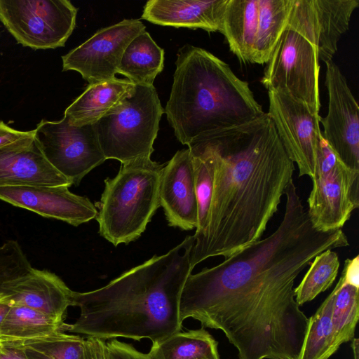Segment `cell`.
Segmentation results:
<instances>
[{
    "label": "cell",
    "instance_id": "6da1fadb",
    "mask_svg": "<svg viewBox=\"0 0 359 359\" xmlns=\"http://www.w3.org/2000/svg\"><path fill=\"white\" fill-rule=\"evenodd\" d=\"M284 194L274 232L191 273L181 292L180 320L222 330L239 359H299L309 318L296 302L295 280L321 252L349 245L341 229L314 228L293 180Z\"/></svg>",
    "mask_w": 359,
    "mask_h": 359
},
{
    "label": "cell",
    "instance_id": "7a4b0ae2",
    "mask_svg": "<svg viewBox=\"0 0 359 359\" xmlns=\"http://www.w3.org/2000/svg\"><path fill=\"white\" fill-rule=\"evenodd\" d=\"M194 143L210 156L213 180L207 228L191 252L193 269L260 240L295 170L267 113Z\"/></svg>",
    "mask_w": 359,
    "mask_h": 359
},
{
    "label": "cell",
    "instance_id": "3957f363",
    "mask_svg": "<svg viewBox=\"0 0 359 359\" xmlns=\"http://www.w3.org/2000/svg\"><path fill=\"white\" fill-rule=\"evenodd\" d=\"M193 236L162 255H154L98 289L73 291L79 316L65 331L102 340H161L182 330L179 304L193 269Z\"/></svg>",
    "mask_w": 359,
    "mask_h": 359
},
{
    "label": "cell",
    "instance_id": "277c9868",
    "mask_svg": "<svg viewBox=\"0 0 359 359\" xmlns=\"http://www.w3.org/2000/svg\"><path fill=\"white\" fill-rule=\"evenodd\" d=\"M175 65L164 112L182 144L189 146L212 132L265 113L248 83L208 50L185 45L179 49Z\"/></svg>",
    "mask_w": 359,
    "mask_h": 359
},
{
    "label": "cell",
    "instance_id": "5b68a950",
    "mask_svg": "<svg viewBox=\"0 0 359 359\" xmlns=\"http://www.w3.org/2000/svg\"><path fill=\"white\" fill-rule=\"evenodd\" d=\"M165 163L142 157L121 163L116 175L104 180L95 203L99 233L114 246L137 239L160 205L159 184Z\"/></svg>",
    "mask_w": 359,
    "mask_h": 359
},
{
    "label": "cell",
    "instance_id": "8992f818",
    "mask_svg": "<svg viewBox=\"0 0 359 359\" xmlns=\"http://www.w3.org/2000/svg\"><path fill=\"white\" fill-rule=\"evenodd\" d=\"M163 113L155 87L135 85L126 97L94 124L106 160L124 163L151 157Z\"/></svg>",
    "mask_w": 359,
    "mask_h": 359
},
{
    "label": "cell",
    "instance_id": "52a82bcc",
    "mask_svg": "<svg viewBox=\"0 0 359 359\" xmlns=\"http://www.w3.org/2000/svg\"><path fill=\"white\" fill-rule=\"evenodd\" d=\"M291 0H226L219 32L242 63H266L286 28Z\"/></svg>",
    "mask_w": 359,
    "mask_h": 359
},
{
    "label": "cell",
    "instance_id": "ba28073f",
    "mask_svg": "<svg viewBox=\"0 0 359 359\" xmlns=\"http://www.w3.org/2000/svg\"><path fill=\"white\" fill-rule=\"evenodd\" d=\"M312 189L307 200L310 220L318 231L341 229L359 207V170L346 166L320 135Z\"/></svg>",
    "mask_w": 359,
    "mask_h": 359
},
{
    "label": "cell",
    "instance_id": "9c48e42d",
    "mask_svg": "<svg viewBox=\"0 0 359 359\" xmlns=\"http://www.w3.org/2000/svg\"><path fill=\"white\" fill-rule=\"evenodd\" d=\"M77 12L69 0H0V21L18 43L34 50L65 46Z\"/></svg>",
    "mask_w": 359,
    "mask_h": 359
},
{
    "label": "cell",
    "instance_id": "30bf717a",
    "mask_svg": "<svg viewBox=\"0 0 359 359\" xmlns=\"http://www.w3.org/2000/svg\"><path fill=\"white\" fill-rule=\"evenodd\" d=\"M266 64L260 81L267 90L284 91L319 114L320 65L313 46L286 27Z\"/></svg>",
    "mask_w": 359,
    "mask_h": 359
},
{
    "label": "cell",
    "instance_id": "8fae6325",
    "mask_svg": "<svg viewBox=\"0 0 359 359\" xmlns=\"http://www.w3.org/2000/svg\"><path fill=\"white\" fill-rule=\"evenodd\" d=\"M34 137L48 163L72 184L79 185L106 161L94 124L73 126L65 116L57 121L43 119L34 129Z\"/></svg>",
    "mask_w": 359,
    "mask_h": 359
},
{
    "label": "cell",
    "instance_id": "7c38bea8",
    "mask_svg": "<svg viewBox=\"0 0 359 359\" xmlns=\"http://www.w3.org/2000/svg\"><path fill=\"white\" fill-rule=\"evenodd\" d=\"M269 112L290 159L297 163L299 176L314 174L321 130L319 114L304 102L278 89H268Z\"/></svg>",
    "mask_w": 359,
    "mask_h": 359
},
{
    "label": "cell",
    "instance_id": "4fadbf2b",
    "mask_svg": "<svg viewBox=\"0 0 359 359\" xmlns=\"http://www.w3.org/2000/svg\"><path fill=\"white\" fill-rule=\"evenodd\" d=\"M144 30L145 25L137 19H125L102 28L62 56V71H76L89 84L112 79L125 49Z\"/></svg>",
    "mask_w": 359,
    "mask_h": 359
},
{
    "label": "cell",
    "instance_id": "5bb4252c",
    "mask_svg": "<svg viewBox=\"0 0 359 359\" xmlns=\"http://www.w3.org/2000/svg\"><path fill=\"white\" fill-rule=\"evenodd\" d=\"M359 0H291L286 27L313 46L319 60H332Z\"/></svg>",
    "mask_w": 359,
    "mask_h": 359
},
{
    "label": "cell",
    "instance_id": "9a60e30c",
    "mask_svg": "<svg viewBox=\"0 0 359 359\" xmlns=\"http://www.w3.org/2000/svg\"><path fill=\"white\" fill-rule=\"evenodd\" d=\"M328 93L326 116L319 115L323 136L338 158L348 168L359 170V107L346 77L333 60L325 63Z\"/></svg>",
    "mask_w": 359,
    "mask_h": 359
},
{
    "label": "cell",
    "instance_id": "2e32d148",
    "mask_svg": "<svg viewBox=\"0 0 359 359\" xmlns=\"http://www.w3.org/2000/svg\"><path fill=\"white\" fill-rule=\"evenodd\" d=\"M69 186L0 187V200L39 215L78 226L94 219L97 208L87 197L73 194Z\"/></svg>",
    "mask_w": 359,
    "mask_h": 359
},
{
    "label": "cell",
    "instance_id": "e0dca14e",
    "mask_svg": "<svg viewBox=\"0 0 359 359\" xmlns=\"http://www.w3.org/2000/svg\"><path fill=\"white\" fill-rule=\"evenodd\" d=\"M159 200L170 226L184 231L196 229L197 201L189 148L177 151L165 163L160 178Z\"/></svg>",
    "mask_w": 359,
    "mask_h": 359
},
{
    "label": "cell",
    "instance_id": "ac0fdd59",
    "mask_svg": "<svg viewBox=\"0 0 359 359\" xmlns=\"http://www.w3.org/2000/svg\"><path fill=\"white\" fill-rule=\"evenodd\" d=\"M0 292L12 304L25 306L63 320L67 308L73 306V291L47 270L34 269L28 275L6 283Z\"/></svg>",
    "mask_w": 359,
    "mask_h": 359
},
{
    "label": "cell",
    "instance_id": "d6986e66",
    "mask_svg": "<svg viewBox=\"0 0 359 359\" xmlns=\"http://www.w3.org/2000/svg\"><path fill=\"white\" fill-rule=\"evenodd\" d=\"M62 185L72 184L48 163L35 140L0 148V187Z\"/></svg>",
    "mask_w": 359,
    "mask_h": 359
},
{
    "label": "cell",
    "instance_id": "ffe728a7",
    "mask_svg": "<svg viewBox=\"0 0 359 359\" xmlns=\"http://www.w3.org/2000/svg\"><path fill=\"white\" fill-rule=\"evenodd\" d=\"M226 0H149L142 19L162 26L219 32Z\"/></svg>",
    "mask_w": 359,
    "mask_h": 359
},
{
    "label": "cell",
    "instance_id": "44dd1931",
    "mask_svg": "<svg viewBox=\"0 0 359 359\" xmlns=\"http://www.w3.org/2000/svg\"><path fill=\"white\" fill-rule=\"evenodd\" d=\"M135 86L129 80L116 77L89 84L67 107L64 116L73 126L93 125L126 97Z\"/></svg>",
    "mask_w": 359,
    "mask_h": 359
},
{
    "label": "cell",
    "instance_id": "7402d4cb",
    "mask_svg": "<svg viewBox=\"0 0 359 359\" xmlns=\"http://www.w3.org/2000/svg\"><path fill=\"white\" fill-rule=\"evenodd\" d=\"M164 66V50L144 30L128 45L122 55L117 74L135 85L154 86Z\"/></svg>",
    "mask_w": 359,
    "mask_h": 359
},
{
    "label": "cell",
    "instance_id": "603a6c76",
    "mask_svg": "<svg viewBox=\"0 0 359 359\" xmlns=\"http://www.w3.org/2000/svg\"><path fill=\"white\" fill-rule=\"evenodd\" d=\"M217 342L204 327L177 332L152 342L150 359H220Z\"/></svg>",
    "mask_w": 359,
    "mask_h": 359
},
{
    "label": "cell",
    "instance_id": "cb8c5ba5",
    "mask_svg": "<svg viewBox=\"0 0 359 359\" xmlns=\"http://www.w3.org/2000/svg\"><path fill=\"white\" fill-rule=\"evenodd\" d=\"M67 323L36 309L12 304L0 325V340H27L65 332Z\"/></svg>",
    "mask_w": 359,
    "mask_h": 359
},
{
    "label": "cell",
    "instance_id": "d4e9b609",
    "mask_svg": "<svg viewBox=\"0 0 359 359\" xmlns=\"http://www.w3.org/2000/svg\"><path fill=\"white\" fill-rule=\"evenodd\" d=\"M332 292L309 318L299 359H328L339 348L332 325Z\"/></svg>",
    "mask_w": 359,
    "mask_h": 359
},
{
    "label": "cell",
    "instance_id": "484cf974",
    "mask_svg": "<svg viewBox=\"0 0 359 359\" xmlns=\"http://www.w3.org/2000/svg\"><path fill=\"white\" fill-rule=\"evenodd\" d=\"M359 286L349 283L343 275L332 291V325L337 344L354 338L359 315Z\"/></svg>",
    "mask_w": 359,
    "mask_h": 359
},
{
    "label": "cell",
    "instance_id": "4316f807",
    "mask_svg": "<svg viewBox=\"0 0 359 359\" xmlns=\"http://www.w3.org/2000/svg\"><path fill=\"white\" fill-rule=\"evenodd\" d=\"M188 148L193 161L198 210V224L193 235L195 246L203 239L208 225L212 191L213 166L210 156L199 144L194 143Z\"/></svg>",
    "mask_w": 359,
    "mask_h": 359
},
{
    "label": "cell",
    "instance_id": "83f0119b",
    "mask_svg": "<svg viewBox=\"0 0 359 359\" xmlns=\"http://www.w3.org/2000/svg\"><path fill=\"white\" fill-rule=\"evenodd\" d=\"M340 266L338 254L327 250L317 255L299 285L294 288L299 306L315 299L334 282Z\"/></svg>",
    "mask_w": 359,
    "mask_h": 359
},
{
    "label": "cell",
    "instance_id": "f1b7e54d",
    "mask_svg": "<svg viewBox=\"0 0 359 359\" xmlns=\"http://www.w3.org/2000/svg\"><path fill=\"white\" fill-rule=\"evenodd\" d=\"M24 345L48 353L55 359H88L86 339L65 332L19 340Z\"/></svg>",
    "mask_w": 359,
    "mask_h": 359
},
{
    "label": "cell",
    "instance_id": "f546056e",
    "mask_svg": "<svg viewBox=\"0 0 359 359\" xmlns=\"http://www.w3.org/2000/svg\"><path fill=\"white\" fill-rule=\"evenodd\" d=\"M33 269L18 241L11 240L0 245V289L6 283L27 276Z\"/></svg>",
    "mask_w": 359,
    "mask_h": 359
},
{
    "label": "cell",
    "instance_id": "4dcf8cb0",
    "mask_svg": "<svg viewBox=\"0 0 359 359\" xmlns=\"http://www.w3.org/2000/svg\"><path fill=\"white\" fill-rule=\"evenodd\" d=\"M34 129L21 131L0 121V148L31 144L34 141Z\"/></svg>",
    "mask_w": 359,
    "mask_h": 359
},
{
    "label": "cell",
    "instance_id": "1f68e13d",
    "mask_svg": "<svg viewBox=\"0 0 359 359\" xmlns=\"http://www.w3.org/2000/svg\"><path fill=\"white\" fill-rule=\"evenodd\" d=\"M106 345L110 359H150L147 353L117 339H110Z\"/></svg>",
    "mask_w": 359,
    "mask_h": 359
},
{
    "label": "cell",
    "instance_id": "d6a6232c",
    "mask_svg": "<svg viewBox=\"0 0 359 359\" xmlns=\"http://www.w3.org/2000/svg\"><path fill=\"white\" fill-rule=\"evenodd\" d=\"M0 359H28L19 340H0Z\"/></svg>",
    "mask_w": 359,
    "mask_h": 359
},
{
    "label": "cell",
    "instance_id": "836d02e7",
    "mask_svg": "<svg viewBox=\"0 0 359 359\" xmlns=\"http://www.w3.org/2000/svg\"><path fill=\"white\" fill-rule=\"evenodd\" d=\"M88 359H110L106 341L100 339H86Z\"/></svg>",
    "mask_w": 359,
    "mask_h": 359
},
{
    "label": "cell",
    "instance_id": "e575fe53",
    "mask_svg": "<svg viewBox=\"0 0 359 359\" xmlns=\"http://www.w3.org/2000/svg\"><path fill=\"white\" fill-rule=\"evenodd\" d=\"M23 346L28 359H55L46 352L24 344Z\"/></svg>",
    "mask_w": 359,
    "mask_h": 359
},
{
    "label": "cell",
    "instance_id": "d590c367",
    "mask_svg": "<svg viewBox=\"0 0 359 359\" xmlns=\"http://www.w3.org/2000/svg\"><path fill=\"white\" fill-rule=\"evenodd\" d=\"M12 304L7 296L0 292V325L11 309Z\"/></svg>",
    "mask_w": 359,
    "mask_h": 359
},
{
    "label": "cell",
    "instance_id": "8d00e7d4",
    "mask_svg": "<svg viewBox=\"0 0 359 359\" xmlns=\"http://www.w3.org/2000/svg\"><path fill=\"white\" fill-rule=\"evenodd\" d=\"M351 341V347L353 353V359H359V340L358 338H353Z\"/></svg>",
    "mask_w": 359,
    "mask_h": 359
}]
</instances>
